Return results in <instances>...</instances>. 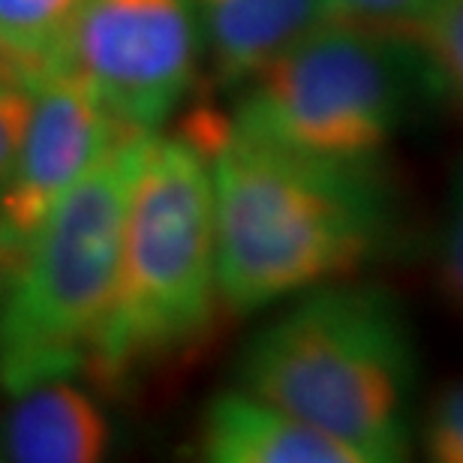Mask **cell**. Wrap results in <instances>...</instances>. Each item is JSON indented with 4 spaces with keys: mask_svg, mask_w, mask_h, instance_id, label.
I'll list each match as a JSON object with an SVG mask.
<instances>
[{
    "mask_svg": "<svg viewBox=\"0 0 463 463\" xmlns=\"http://www.w3.org/2000/svg\"><path fill=\"white\" fill-rule=\"evenodd\" d=\"M184 136L214 184L217 286L238 317L346 280L383 253L394 202L373 160H328L280 147L217 112Z\"/></svg>",
    "mask_w": 463,
    "mask_h": 463,
    "instance_id": "obj_1",
    "label": "cell"
},
{
    "mask_svg": "<svg viewBox=\"0 0 463 463\" xmlns=\"http://www.w3.org/2000/svg\"><path fill=\"white\" fill-rule=\"evenodd\" d=\"M419 346L410 313L383 286L326 283L253 335L238 383L355 451L397 463L412 449Z\"/></svg>",
    "mask_w": 463,
    "mask_h": 463,
    "instance_id": "obj_2",
    "label": "cell"
},
{
    "mask_svg": "<svg viewBox=\"0 0 463 463\" xmlns=\"http://www.w3.org/2000/svg\"><path fill=\"white\" fill-rule=\"evenodd\" d=\"M127 136L85 172L27 241L0 304V385L9 394L90 364L115 298L129 190L145 138Z\"/></svg>",
    "mask_w": 463,
    "mask_h": 463,
    "instance_id": "obj_3",
    "label": "cell"
},
{
    "mask_svg": "<svg viewBox=\"0 0 463 463\" xmlns=\"http://www.w3.org/2000/svg\"><path fill=\"white\" fill-rule=\"evenodd\" d=\"M220 298L214 184L187 136L145 138L129 190L115 298L90 355L99 379L190 346Z\"/></svg>",
    "mask_w": 463,
    "mask_h": 463,
    "instance_id": "obj_4",
    "label": "cell"
},
{
    "mask_svg": "<svg viewBox=\"0 0 463 463\" xmlns=\"http://www.w3.org/2000/svg\"><path fill=\"white\" fill-rule=\"evenodd\" d=\"M437 85L410 33L335 18L259 70L232 120L298 154L373 160Z\"/></svg>",
    "mask_w": 463,
    "mask_h": 463,
    "instance_id": "obj_5",
    "label": "cell"
},
{
    "mask_svg": "<svg viewBox=\"0 0 463 463\" xmlns=\"http://www.w3.org/2000/svg\"><path fill=\"white\" fill-rule=\"evenodd\" d=\"M196 63V0H85L58 67L124 127L156 133L187 97Z\"/></svg>",
    "mask_w": 463,
    "mask_h": 463,
    "instance_id": "obj_6",
    "label": "cell"
},
{
    "mask_svg": "<svg viewBox=\"0 0 463 463\" xmlns=\"http://www.w3.org/2000/svg\"><path fill=\"white\" fill-rule=\"evenodd\" d=\"M127 136L138 133L70 70H45L33 81L31 120L15 169L0 190V277H9L54 202Z\"/></svg>",
    "mask_w": 463,
    "mask_h": 463,
    "instance_id": "obj_7",
    "label": "cell"
},
{
    "mask_svg": "<svg viewBox=\"0 0 463 463\" xmlns=\"http://www.w3.org/2000/svg\"><path fill=\"white\" fill-rule=\"evenodd\" d=\"M199 455L214 463H361L344 442L247 388H232L208 403Z\"/></svg>",
    "mask_w": 463,
    "mask_h": 463,
    "instance_id": "obj_8",
    "label": "cell"
},
{
    "mask_svg": "<svg viewBox=\"0 0 463 463\" xmlns=\"http://www.w3.org/2000/svg\"><path fill=\"white\" fill-rule=\"evenodd\" d=\"M205 43L223 81H250L286 49L335 22L331 0H196Z\"/></svg>",
    "mask_w": 463,
    "mask_h": 463,
    "instance_id": "obj_9",
    "label": "cell"
},
{
    "mask_svg": "<svg viewBox=\"0 0 463 463\" xmlns=\"http://www.w3.org/2000/svg\"><path fill=\"white\" fill-rule=\"evenodd\" d=\"M0 430V458L15 463H94L109 449L103 410L67 379L15 394Z\"/></svg>",
    "mask_w": 463,
    "mask_h": 463,
    "instance_id": "obj_10",
    "label": "cell"
},
{
    "mask_svg": "<svg viewBox=\"0 0 463 463\" xmlns=\"http://www.w3.org/2000/svg\"><path fill=\"white\" fill-rule=\"evenodd\" d=\"M85 0H0V45L33 81L54 70Z\"/></svg>",
    "mask_w": 463,
    "mask_h": 463,
    "instance_id": "obj_11",
    "label": "cell"
},
{
    "mask_svg": "<svg viewBox=\"0 0 463 463\" xmlns=\"http://www.w3.org/2000/svg\"><path fill=\"white\" fill-rule=\"evenodd\" d=\"M406 33L419 43L439 88L455 90L463 103V0H437Z\"/></svg>",
    "mask_w": 463,
    "mask_h": 463,
    "instance_id": "obj_12",
    "label": "cell"
},
{
    "mask_svg": "<svg viewBox=\"0 0 463 463\" xmlns=\"http://www.w3.org/2000/svg\"><path fill=\"white\" fill-rule=\"evenodd\" d=\"M421 446L437 463H463V376L433 397L421 428Z\"/></svg>",
    "mask_w": 463,
    "mask_h": 463,
    "instance_id": "obj_13",
    "label": "cell"
},
{
    "mask_svg": "<svg viewBox=\"0 0 463 463\" xmlns=\"http://www.w3.org/2000/svg\"><path fill=\"white\" fill-rule=\"evenodd\" d=\"M439 286L442 295L451 301V307L463 313V163L451 181L449 214L442 226L439 244Z\"/></svg>",
    "mask_w": 463,
    "mask_h": 463,
    "instance_id": "obj_14",
    "label": "cell"
},
{
    "mask_svg": "<svg viewBox=\"0 0 463 463\" xmlns=\"http://www.w3.org/2000/svg\"><path fill=\"white\" fill-rule=\"evenodd\" d=\"M33 109V81H0V190L15 169Z\"/></svg>",
    "mask_w": 463,
    "mask_h": 463,
    "instance_id": "obj_15",
    "label": "cell"
},
{
    "mask_svg": "<svg viewBox=\"0 0 463 463\" xmlns=\"http://www.w3.org/2000/svg\"><path fill=\"white\" fill-rule=\"evenodd\" d=\"M437 0H331L337 22L385 27V31H410Z\"/></svg>",
    "mask_w": 463,
    "mask_h": 463,
    "instance_id": "obj_16",
    "label": "cell"
},
{
    "mask_svg": "<svg viewBox=\"0 0 463 463\" xmlns=\"http://www.w3.org/2000/svg\"><path fill=\"white\" fill-rule=\"evenodd\" d=\"M0 81H33L27 76V70L22 67V61L13 58L4 45H0Z\"/></svg>",
    "mask_w": 463,
    "mask_h": 463,
    "instance_id": "obj_17",
    "label": "cell"
}]
</instances>
